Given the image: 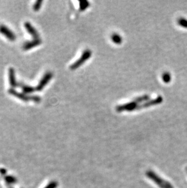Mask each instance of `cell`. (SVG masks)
Wrapping results in <instances>:
<instances>
[{
	"instance_id": "cell-8",
	"label": "cell",
	"mask_w": 187,
	"mask_h": 188,
	"mask_svg": "<svg viewBox=\"0 0 187 188\" xmlns=\"http://www.w3.org/2000/svg\"><path fill=\"white\" fill-rule=\"evenodd\" d=\"M9 81L12 88H15L18 87L19 82L16 81L15 77V71L14 68H10L9 70Z\"/></svg>"
},
{
	"instance_id": "cell-14",
	"label": "cell",
	"mask_w": 187,
	"mask_h": 188,
	"mask_svg": "<svg viewBox=\"0 0 187 188\" xmlns=\"http://www.w3.org/2000/svg\"><path fill=\"white\" fill-rule=\"evenodd\" d=\"M179 25L183 27L187 28V20L185 18H180L179 21Z\"/></svg>"
},
{
	"instance_id": "cell-13",
	"label": "cell",
	"mask_w": 187,
	"mask_h": 188,
	"mask_svg": "<svg viewBox=\"0 0 187 188\" xmlns=\"http://www.w3.org/2000/svg\"><path fill=\"white\" fill-rule=\"evenodd\" d=\"M163 81L166 82L168 83L170 81V80H171V76H170L168 72H165V74H163Z\"/></svg>"
},
{
	"instance_id": "cell-6",
	"label": "cell",
	"mask_w": 187,
	"mask_h": 188,
	"mask_svg": "<svg viewBox=\"0 0 187 188\" xmlns=\"http://www.w3.org/2000/svg\"><path fill=\"white\" fill-rule=\"evenodd\" d=\"M42 43L41 39L37 38V39H33L32 40L25 42L22 46V49L24 51H29L32 49V48L37 47L39 45H40Z\"/></svg>"
},
{
	"instance_id": "cell-5",
	"label": "cell",
	"mask_w": 187,
	"mask_h": 188,
	"mask_svg": "<svg viewBox=\"0 0 187 188\" xmlns=\"http://www.w3.org/2000/svg\"><path fill=\"white\" fill-rule=\"evenodd\" d=\"M0 33L6 37L9 41L14 42L16 40V36L15 33L10 30L9 28L4 25H0Z\"/></svg>"
},
{
	"instance_id": "cell-2",
	"label": "cell",
	"mask_w": 187,
	"mask_h": 188,
	"mask_svg": "<svg viewBox=\"0 0 187 188\" xmlns=\"http://www.w3.org/2000/svg\"><path fill=\"white\" fill-rule=\"evenodd\" d=\"M146 175L147 177L154 182L160 188H174L172 185L169 183L168 181L162 178L152 170H148L146 172Z\"/></svg>"
},
{
	"instance_id": "cell-11",
	"label": "cell",
	"mask_w": 187,
	"mask_h": 188,
	"mask_svg": "<svg viewBox=\"0 0 187 188\" xmlns=\"http://www.w3.org/2000/svg\"><path fill=\"white\" fill-rule=\"evenodd\" d=\"M43 1L42 0H38L35 3H34L33 5V9L35 12H38L41 9V5H42Z\"/></svg>"
},
{
	"instance_id": "cell-15",
	"label": "cell",
	"mask_w": 187,
	"mask_h": 188,
	"mask_svg": "<svg viewBox=\"0 0 187 188\" xmlns=\"http://www.w3.org/2000/svg\"><path fill=\"white\" fill-rule=\"evenodd\" d=\"M58 186V183L55 181H51L50 183L47 186L45 187L44 188H56Z\"/></svg>"
},
{
	"instance_id": "cell-7",
	"label": "cell",
	"mask_w": 187,
	"mask_h": 188,
	"mask_svg": "<svg viewBox=\"0 0 187 188\" xmlns=\"http://www.w3.org/2000/svg\"><path fill=\"white\" fill-rule=\"evenodd\" d=\"M24 26L25 27L26 30L27 31L30 35L33 37V39H37L39 38V33L37 31V30L34 27L31 23L26 21L24 23Z\"/></svg>"
},
{
	"instance_id": "cell-10",
	"label": "cell",
	"mask_w": 187,
	"mask_h": 188,
	"mask_svg": "<svg viewBox=\"0 0 187 188\" xmlns=\"http://www.w3.org/2000/svg\"><path fill=\"white\" fill-rule=\"evenodd\" d=\"M112 41L116 44H120L122 42V38L120 35L117 33H113L111 36Z\"/></svg>"
},
{
	"instance_id": "cell-3",
	"label": "cell",
	"mask_w": 187,
	"mask_h": 188,
	"mask_svg": "<svg viewBox=\"0 0 187 188\" xmlns=\"http://www.w3.org/2000/svg\"><path fill=\"white\" fill-rule=\"evenodd\" d=\"M91 55H92V52L90 50L86 49V51H84L83 53L82 54L81 57L78 60H77L75 63H73V64L71 66V69L72 70L77 69L79 66H82L85 62H86L90 57Z\"/></svg>"
},
{
	"instance_id": "cell-12",
	"label": "cell",
	"mask_w": 187,
	"mask_h": 188,
	"mask_svg": "<svg viewBox=\"0 0 187 188\" xmlns=\"http://www.w3.org/2000/svg\"><path fill=\"white\" fill-rule=\"evenodd\" d=\"M4 179L5 181H7V183H8L9 184H13L16 183V178L13 176H5Z\"/></svg>"
},
{
	"instance_id": "cell-1",
	"label": "cell",
	"mask_w": 187,
	"mask_h": 188,
	"mask_svg": "<svg viewBox=\"0 0 187 188\" xmlns=\"http://www.w3.org/2000/svg\"><path fill=\"white\" fill-rule=\"evenodd\" d=\"M8 93L10 95H12V96L15 97V98H18L22 101H24V102H28L29 100H32L33 102H37V103H39V102H40L41 100V98L39 96L28 95L24 93L19 92H18V91L15 90L14 88H12L9 89Z\"/></svg>"
},
{
	"instance_id": "cell-9",
	"label": "cell",
	"mask_w": 187,
	"mask_h": 188,
	"mask_svg": "<svg viewBox=\"0 0 187 188\" xmlns=\"http://www.w3.org/2000/svg\"><path fill=\"white\" fill-rule=\"evenodd\" d=\"M18 87H21L22 91V93H24L28 95H29V94L35 92V91H36L35 87H33L32 86H30V85H26L22 82H19Z\"/></svg>"
},
{
	"instance_id": "cell-4",
	"label": "cell",
	"mask_w": 187,
	"mask_h": 188,
	"mask_svg": "<svg viewBox=\"0 0 187 188\" xmlns=\"http://www.w3.org/2000/svg\"><path fill=\"white\" fill-rule=\"evenodd\" d=\"M53 77V73L52 72H46L44 74V76L42 77L40 81L39 82L37 86L35 87L36 91L37 92H40V91L43 90V88L46 86L48 83L49 82V81L52 79Z\"/></svg>"
}]
</instances>
